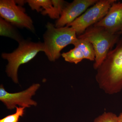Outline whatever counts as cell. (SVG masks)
<instances>
[{
  "instance_id": "obj_16",
  "label": "cell",
  "mask_w": 122,
  "mask_h": 122,
  "mask_svg": "<svg viewBox=\"0 0 122 122\" xmlns=\"http://www.w3.org/2000/svg\"><path fill=\"white\" fill-rule=\"evenodd\" d=\"M94 122H118V116L111 112L105 113L96 118Z\"/></svg>"
},
{
  "instance_id": "obj_13",
  "label": "cell",
  "mask_w": 122,
  "mask_h": 122,
  "mask_svg": "<svg viewBox=\"0 0 122 122\" xmlns=\"http://www.w3.org/2000/svg\"><path fill=\"white\" fill-rule=\"evenodd\" d=\"M26 1L32 10L38 12L49 11L53 7L51 0H26Z\"/></svg>"
},
{
  "instance_id": "obj_15",
  "label": "cell",
  "mask_w": 122,
  "mask_h": 122,
  "mask_svg": "<svg viewBox=\"0 0 122 122\" xmlns=\"http://www.w3.org/2000/svg\"><path fill=\"white\" fill-rule=\"evenodd\" d=\"M15 113L8 116L0 120V122H18L20 117H22L25 113V107H16Z\"/></svg>"
},
{
  "instance_id": "obj_10",
  "label": "cell",
  "mask_w": 122,
  "mask_h": 122,
  "mask_svg": "<svg viewBox=\"0 0 122 122\" xmlns=\"http://www.w3.org/2000/svg\"><path fill=\"white\" fill-rule=\"evenodd\" d=\"M16 26L0 18V35L15 40L18 44L24 40Z\"/></svg>"
},
{
  "instance_id": "obj_2",
  "label": "cell",
  "mask_w": 122,
  "mask_h": 122,
  "mask_svg": "<svg viewBox=\"0 0 122 122\" xmlns=\"http://www.w3.org/2000/svg\"><path fill=\"white\" fill-rule=\"evenodd\" d=\"M46 27L43 35L44 52L50 61H55L61 56V51L69 45H73L77 37L75 30L70 26L57 28L48 22Z\"/></svg>"
},
{
  "instance_id": "obj_1",
  "label": "cell",
  "mask_w": 122,
  "mask_h": 122,
  "mask_svg": "<svg viewBox=\"0 0 122 122\" xmlns=\"http://www.w3.org/2000/svg\"><path fill=\"white\" fill-rule=\"evenodd\" d=\"M96 79L106 93H117L122 90V37L97 69Z\"/></svg>"
},
{
  "instance_id": "obj_7",
  "label": "cell",
  "mask_w": 122,
  "mask_h": 122,
  "mask_svg": "<svg viewBox=\"0 0 122 122\" xmlns=\"http://www.w3.org/2000/svg\"><path fill=\"white\" fill-rule=\"evenodd\" d=\"M40 87L39 83L30 86L27 89L15 93H10L6 91L2 85L0 86V100L7 108L12 110L17 106L22 107H30L31 106H36V102L32 99V97Z\"/></svg>"
},
{
  "instance_id": "obj_18",
  "label": "cell",
  "mask_w": 122,
  "mask_h": 122,
  "mask_svg": "<svg viewBox=\"0 0 122 122\" xmlns=\"http://www.w3.org/2000/svg\"><path fill=\"white\" fill-rule=\"evenodd\" d=\"M118 122H122V113L118 116Z\"/></svg>"
},
{
  "instance_id": "obj_12",
  "label": "cell",
  "mask_w": 122,
  "mask_h": 122,
  "mask_svg": "<svg viewBox=\"0 0 122 122\" xmlns=\"http://www.w3.org/2000/svg\"><path fill=\"white\" fill-rule=\"evenodd\" d=\"M53 5L52 8L48 11H42V15H48L52 19H57L60 17L63 9L68 3L63 0H51Z\"/></svg>"
},
{
  "instance_id": "obj_14",
  "label": "cell",
  "mask_w": 122,
  "mask_h": 122,
  "mask_svg": "<svg viewBox=\"0 0 122 122\" xmlns=\"http://www.w3.org/2000/svg\"><path fill=\"white\" fill-rule=\"evenodd\" d=\"M61 55L66 61L75 64H78L85 59L83 53L76 46L68 52L62 53Z\"/></svg>"
},
{
  "instance_id": "obj_8",
  "label": "cell",
  "mask_w": 122,
  "mask_h": 122,
  "mask_svg": "<svg viewBox=\"0 0 122 122\" xmlns=\"http://www.w3.org/2000/svg\"><path fill=\"white\" fill-rule=\"evenodd\" d=\"M98 0H74L71 3H68L63 9L60 17L55 22V26L57 28H61L71 24Z\"/></svg>"
},
{
  "instance_id": "obj_9",
  "label": "cell",
  "mask_w": 122,
  "mask_h": 122,
  "mask_svg": "<svg viewBox=\"0 0 122 122\" xmlns=\"http://www.w3.org/2000/svg\"><path fill=\"white\" fill-rule=\"evenodd\" d=\"M116 2L112 5L105 17L93 25L103 27L112 34L122 29V2Z\"/></svg>"
},
{
  "instance_id": "obj_4",
  "label": "cell",
  "mask_w": 122,
  "mask_h": 122,
  "mask_svg": "<svg viewBox=\"0 0 122 122\" xmlns=\"http://www.w3.org/2000/svg\"><path fill=\"white\" fill-rule=\"evenodd\" d=\"M120 35L118 34H112L103 27L93 25L86 29L77 38L87 40L93 45L95 55L93 67L97 70L106 59L111 49L118 41Z\"/></svg>"
},
{
  "instance_id": "obj_6",
  "label": "cell",
  "mask_w": 122,
  "mask_h": 122,
  "mask_svg": "<svg viewBox=\"0 0 122 122\" xmlns=\"http://www.w3.org/2000/svg\"><path fill=\"white\" fill-rule=\"evenodd\" d=\"M0 16L16 27L25 28L35 33L32 18L26 14L25 9L17 5L15 0H0Z\"/></svg>"
},
{
  "instance_id": "obj_17",
  "label": "cell",
  "mask_w": 122,
  "mask_h": 122,
  "mask_svg": "<svg viewBox=\"0 0 122 122\" xmlns=\"http://www.w3.org/2000/svg\"><path fill=\"white\" fill-rule=\"evenodd\" d=\"M15 3L18 5H20V6H22L23 7L24 5L26 3V0H15Z\"/></svg>"
},
{
  "instance_id": "obj_3",
  "label": "cell",
  "mask_w": 122,
  "mask_h": 122,
  "mask_svg": "<svg viewBox=\"0 0 122 122\" xmlns=\"http://www.w3.org/2000/svg\"><path fill=\"white\" fill-rule=\"evenodd\" d=\"M44 50L43 42H34L24 39L19 43L18 47L13 52L2 53V58L8 61L5 70L7 75L14 83H18V71L20 66L29 62L38 53L44 52Z\"/></svg>"
},
{
  "instance_id": "obj_19",
  "label": "cell",
  "mask_w": 122,
  "mask_h": 122,
  "mask_svg": "<svg viewBox=\"0 0 122 122\" xmlns=\"http://www.w3.org/2000/svg\"><path fill=\"white\" fill-rule=\"evenodd\" d=\"M117 34H120V35L122 34V29L119 32H118L117 33Z\"/></svg>"
},
{
  "instance_id": "obj_11",
  "label": "cell",
  "mask_w": 122,
  "mask_h": 122,
  "mask_svg": "<svg viewBox=\"0 0 122 122\" xmlns=\"http://www.w3.org/2000/svg\"><path fill=\"white\" fill-rule=\"evenodd\" d=\"M82 51L85 59L91 61H95V55L93 45L87 40L78 39L74 44Z\"/></svg>"
},
{
  "instance_id": "obj_5",
  "label": "cell",
  "mask_w": 122,
  "mask_h": 122,
  "mask_svg": "<svg viewBox=\"0 0 122 122\" xmlns=\"http://www.w3.org/2000/svg\"><path fill=\"white\" fill-rule=\"evenodd\" d=\"M116 0H98L74 21L66 26L76 31V35H81L89 27L101 20L107 15L112 5Z\"/></svg>"
}]
</instances>
